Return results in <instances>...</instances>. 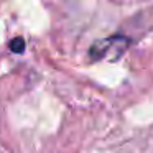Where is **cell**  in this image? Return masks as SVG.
<instances>
[{
  "mask_svg": "<svg viewBox=\"0 0 153 153\" xmlns=\"http://www.w3.org/2000/svg\"><path fill=\"white\" fill-rule=\"evenodd\" d=\"M8 48H10L12 53L22 54L25 51V41H23V38H13V40L10 41V45H8Z\"/></svg>",
  "mask_w": 153,
  "mask_h": 153,
  "instance_id": "1",
  "label": "cell"
}]
</instances>
